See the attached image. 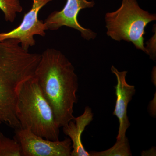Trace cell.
Listing matches in <instances>:
<instances>
[{"mask_svg": "<svg viewBox=\"0 0 156 156\" xmlns=\"http://www.w3.org/2000/svg\"><path fill=\"white\" fill-rule=\"evenodd\" d=\"M34 76L53 110L59 128L73 120L78 78L74 67L61 51L48 49L41 54Z\"/></svg>", "mask_w": 156, "mask_h": 156, "instance_id": "6da1fadb", "label": "cell"}, {"mask_svg": "<svg viewBox=\"0 0 156 156\" xmlns=\"http://www.w3.org/2000/svg\"><path fill=\"white\" fill-rule=\"evenodd\" d=\"M41 58V54L23 49L17 39L0 41V121L11 128H20L15 113L17 92L34 76Z\"/></svg>", "mask_w": 156, "mask_h": 156, "instance_id": "7a4b0ae2", "label": "cell"}, {"mask_svg": "<svg viewBox=\"0 0 156 156\" xmlns=\"http://www.w3.org/2000/svg\"><path fill=\"white\" fill-rule=\"evenodd\" d=\"M15 113L20 128L49 140H59V128L53 110L34 76L19 87Z\"/></svg>", "mask_w": 156, "mask_h": 156, "instance_id": "3957f363", "label": "cell"}, {"mask_svg": "<svg viewBox=\"0 0 156 156\" xmlns=\"http://www.w3.org/2000/svg\"><path fill=\"white\" fill-rule=\"evenodd\" d=\"M105 19L108 36L118 41L131 42L136 49L146 53L145 29L149 23L156 20V14L141 9L136 0H122L120 8L107 13Z\"/></svg>", "mask_w": 156, "mask_h": 156, "instance_id": "277c9868", "label": "cell"}, {"mask_svg": "<svg viewBox=\"0 0 156 156\" xmlns=\"http://www.w3.org/2000/svg\"><path fill=\"white\" fill-rule=\"evenodd\" d=\"M15 133L14 138L20 144L23 156H71L72 143L69 137L53 141L21 128L15 129Z\"/></svg>", "mask_w": 156, "mask_h": 156, "instance_id": "5b68a950", "label": "cell"}, {"mask_svg": "<svg viewBox=\"0 0 156 156\" xmlns=\"http://www.w3.org/2000/svg\"><path fill=\"white\" fill-rule=\"evenodd\" d=\"M95 5L93 0H66L62 10L53 11L45 20L44 23L46 30H57L62 27L66 26L80 31L85 40H94L97 34L90 29L83 27L78 21V16L81 10L92 8Z\"/></svg>", "mask_w": 156, "mask_h": 156, "instance_id": "8992f818", "label": "cell"}, {"mask_svg": "<svg viewBox=\"0 0 156 156\" xmlns=\"http://www.w3.org/2000/svg\"><path fill=\"white\" fill-rule=\"evenodd\" d=\"M31 9L23 17L22 22L17 27L10 31L0 33V41L9 39L19 40L23 49L29 50L36 44L35 35L45 37L46 35L44 23L39 20L40 10L53 0H32Z\"/></svg>", "mask_w": 156, "mask_h": 156, "instance_id": "52a82bcc", "label": "cell"}, {"mask_svg": "<svg viewBox=\"0 0 156 156\" xmlns=\"http://www.w3.org/2000/svg\"><path fill=\"white\" fill-rule=\"evenodd\" d=\"M111 69L116 76L117 81L115 87L116 100L113 115L118 118L119 123L116 137V140H119L126 137V131L131 125L127 115V109L136 90L134 86L129 85L126 82L128 71H119L114 66H112Z\"/></svg>", "mask_w": 156, "mask_h": 156, "instance_id": "ba28073f", "label": "cell"}, {"mask_svg": "<svg viewBox=\"0 0 156 156\" xmlns=\"http://www.w3.org/2000/svg\"><path fill=\"white\" fill-rule=\"evenodd\" d=\"M93 119L92 109L87 106L83 114L77 118L74 117L73 121L71 120L66 126L63 127V132L69 136L72 143L71 156H91L84 148L81 137L85 128Z\"/></svg>", "mask_w": 156, "mask_h": 156, "instance_id": "9c48e42d", "label": "cell"}, {"mask_svg": "<svg viewBox=\"0 0 156 156\" xmlns=\"http://www.w3.org/2000/svg\"><path fill=\"white\" fill-rule=\"evenodd\" d=\"M91 156H130L132 155L130 145L127 137L116 140L114 145L102 151H90Z\"/></svg>", "mask_w": 156, "mask_h": 156, "instance_id": "30bf717a", "label": "cell"}, {"mask_svg": "<svg viewBox=\"0 0 156 156\" xmlns=\"http://www.w3.org/2000/svg\"><path fill=\"white\" fill-rule=\"evenodd\" d=\"M0 156H23L20 144L0 132Z\"/></svg>", "mask_w": 156, "mask_h": 156, "instance_id": "8fae6325", "label": "cell"}, {"mask_svg": "<svg viewBox=\"0 0 156 156\" xmlns=\"http://www.w3.org/2000/svg\"><path fill=\"white\" fill-rule=\"evenodd\" d=\"M0 10L2 11L7 22H14L17 13L22 12L23 9L20 0H0Z\"/></svg>", "mask_w": 156, "mask_h": 156, "instance_id": "7c38bea8", "label": "cell"}, {"mask_svg": "<svg viewBox=\"0 0 156 156\" xmlns=\"http://www.w3.org/2000/svg\"><path fill=\"white\" fill-rule=\"evenodd\" d=\"M156 31L153 36L147 42V46L145 47L146 54L150 56L153 60H155L156 57Z\"/></svg>", "mask_w": 156, "mask_h": 156, "instance_id": "4fadbf2b", "label": "cell"}, {"mask_svg": "<svg viewBox=\"0 0 156 156\" xmlns=\"http://www.w3.org/2000/svg\"><path fill=\"white\" fill-rule=\"evenodd\" d=\"M1 123H2V122H1V121H0V124H1Z\"/></svg>", "mask_w": 156, "mask_h": 156, "instance_id": "5bb4252c", "label": "cell"}]
</instances>
